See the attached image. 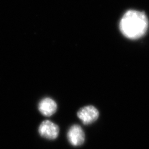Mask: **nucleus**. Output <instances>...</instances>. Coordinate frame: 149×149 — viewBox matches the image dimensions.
Instances as JSON below:
<instances>
[{
	"mask_svg": "<svg viewBox=\"0 0 149 149\" xmlns=\"http://www.w3.org/2000/svg\"><path fill=\"white\" fill-rule=\"evenodd\" d=\"M38 109L43 116L50 117L53 115L57 110V104L50 98H45L39 102Z\"/></svg>",
	"mask_w": 149,
	"mask_h": 149,
	"instance_id": "5",
	"label": "nucleus"
},
{
	"mask_svg": "<svg viewBox=\"0 0 149 149\" xmlns=\"http://www.w3.org/2000/svg\"><path fill=\"white\" fill-rule=\"evenodd\" d=\"M67 137L70 144L74 146H77L84 144L85 135L80 125H74L70 128Z\"/></svg>",
	"mask_w": 149,
	"mask_h": 149,
	"instance_id": "4",
	"label": "nucleus"
},
{
	"mask_svg": "<svg viewBox=\"0 0 149 149\" xmlns=\"http://www.w3.org/2000/svg\"><path fill=\"white\" fill-rule=\"evenodd\" d=\"M148 27V21L143 12L130 10L123 16L120 29L123 34L131 39H136L144 36Z\"/></svg>",
	"mask_w": 149,
	"mask_h": 149,
	"instance_id": "1",
	"label": "nucleus"
},
{
	"mask_svg": "<svg viewBox=\"0 0 149 149\" xmlns=\"http://www.w3.org/2000/svg\"><path fill=\"white\" fill-rule=\"evenodd\" d=\"M39 133L44 138L54 140L58 136L59 127L50 120H44L39 127Z\"/></svg>",
	"mask_w": 149,
	"mask_h": 149,
	"instance_id": "2",
	"label": "nucleus"
},
{
	"mask_svg": "<svg viewBox=\"0 0 149 149\" xmlns=\"http://www.w3.org/2000/svg\"><path fill=\"white\" fill-rule=\"evenodd\" d=\"M77 117L84 124H90L98 119L99 112L95 107L87 106L80 109L77 112Z\"/></svg>",
	"mask_w": 149,
	"mask_h": 149,
	"instance_id": "3",
	"label": "nucleus"
}]
</instances>
